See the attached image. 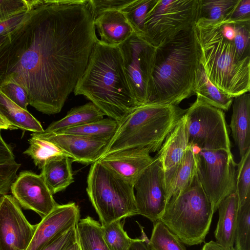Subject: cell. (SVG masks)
I'll use <instances>...</instances> for the list:
<instances>
[{
    "label": "cell",
    "mask_w": 250,
    "mask_h": 250,
    "mask_svg": "<svg viewBox=\"0 0 250 250\" xmlns=\"http://www.w3.org/2000/svg\"><path fill=\"white\" fill-rule=\"evenodd\" d=\"M89 0H28V10L0 50V85L14 83L29 104L59 113L99 40Z\"/></svg>",
    "instance_id": "cell-1"
},
{
    "label": "cell",
    "mask_w": 250,
    "mask_h": 250,
    "mask_svg": "<svg viewBox=\"0 0 250 250\" xmlns=\"http://www.w3.org/2000/svg\"><path fill=\"white\" fill-rule=\"evenodd\" d=\"M200 55L193 27L156 48L146 104L178 105L190 97Z\"/></svg>",
    "instance_id": "cell-2"
},
{
    "label": "cell",
    "mask_w": 250,
    "mask_h": 250,
    "mask_svg": "<svg viewBox=\"0 0 250 250\" xmlns=\"http://www.w3.org/2000/svg\"><path fill=\"white\" fill-rule=\"evenodd\" d=\"M73 92L84 96L118 123L139 106L129 87L118 46L99 40Z\"/></svg>",
    "instance_id": "cell-3"
},
{
    "label": "cell",
    "mask_w": 250,
    "mask_h": 250,
    "mask_svg": "<svg viewBox=\"0 0 250 250\" xmlns=\"http://www.w3.org/2000/svg\"><path fill=\"white\" fill-rule=\"evenodd\" d=\"M221 27L195 23L193 30L200 48V63L207 76L233 98L250 92V58L239 59L233 42L223 36Z\"/></svg>",
    "instance_id": "cell-4"
},
{
    "label": "cell",
    "mask_w": 250,
    "mask_h": 250,
    "mask_svg": "<svg viewBox=\"0 0 250 250\" xmlns=\"http://www.w3.org/2000/svg\"><path fill=\"white\" fill-rule=\"evenodd\" d=\"M186 110L172 104L137 106L119 123L101 158L132 147H146L150 152L158 151Z\"/></svg>",
    "instance_id": "cell-5"
},
{
    "label": "cell",
    "mask_w": 250,
    "mask_h": 250,
    "mask_svg": "<svg viewBox=\"0 0 250 250\" xmlns=\"http://www.w3.org/2000/svg\"><path fill=\"white\" fill-rule=\"evenodd\" d=\"M214 212L198 179L167 203L160 221L188 246L201 244L208 232Z\"/></svg>",
    "instance_id": "cell-6"
},
{
    "label": "cell",
    "mask_w": 250,
    "mask_h": 250,
    "mask_svg": "<svg viewBox=\"0 0 250 250\" xmlns=\"http://www.w3.org/2000/svg\"><path fill=\"white\" fill-rule=\"evenodd\" d=\"M86 192L103 227L138 215L134 184L119 176L99 160L90 167Z\"/></svg>",
    "instance_id": "cell-7"
},
{
    "label": "cell",
    "mask_w": 250,
    "mask_h": 250,
    "mask_svg": "<svg viewBox=\"0 0 250 250\" xmlns=\"http://www.w3.org/2000/svg\"><path fill=\"white\" fill-rule=\"evenodd\" d=\"M201 0H153L141 37L157 48L185 30L199 18Z\"/></svg>",
    "instance_id": "cell-8"
},
{
    "label": "cell",
    "mask_w": 250,
    "mask_h": 250,
    "mask_svg": "<svg viewBox=\"0 0 250 250\" xmlns=\"http://www.w3.org/2000/svg\"><path fill=\"white\" fill-rule=\"evenodd\" d=\"M196 155L197 177L214 213L220 202L236 191L237 164L231 152L226 150H202L196 146Z\"/></svg>",
    "instance_id": "cell-9"
},
{
    "label": "cell",
    "mask_w": 250,
    "mask_h": 250,
    "mask_svg": "<svg viewBox=\"0 0 250 250\" xmlns=\"http://www.w3.org/2000/svg\"><path fill=\"white\" fill-rule=\"evenodd\" d=\"M189 143L202 150H226L231 146L225 113L197 97L185 112Z\"/></svg>",
    "instance_id": "cell-10"
},
{
    "label": "cell",
    "mask_w": 250,
    "mask_h": 250,
    "mask_svg": "<svg viewBox=\"0 0 250 250\" xmlns=\"http://www.w3.org/2000/svg\"><path fill=\"white\" fill-rule=\"evenodd\" d=\"M118 46L131 91L139 105L146 104L156 48L134 32Z\"/></svg>",
    "instance_id": "cell-11"
},
{
    "label": "cell",
    "mask_w": 250,
    "mask_h": 250,
    "mask_svg": "<svg viewBox=\"0 0 250 250\" xmlns=\"http://www.w3.org/2000/svg\"><path fill=\"white\" fill-rule=\"evenodd\" d=\"M134 188L138 215L147 218L153 223L160 221L167 202L164 170L155 156L136 180Z\"/></svg>",
    "instance_id": "cell-12"
},
{
    "label": "cell",
    "mask_w": 250,
    "mask_h": 250,
    "mask_svg": "<svg viewBox=\"0 0 250 250\" xmlns=\"http://www.w3.org/2000/svg\"><path fill=\"white\" fill-rule=\"evenodd\" d=\"M35 229L13 196L0 197V250H26Z\"/></svg>",
    "instance_id": "cell-13"
},
{
    "label": "cell",
    "mask_w": 250,
    "mask_h": 250,
    "mask_svg": "<svg viewBox=\"0 0 250 250\" xmlns=\"http://www.w3.org/2000/svg\"><path fill=\"white\" fill-rule=\"evenodd\" d=\"M10 190L19 205L36 212L42 219L58 205L42 176L29 171L21 172L12 183Z\"/></svg>",
    "instance_id": "cell-14"
},
{
    "label": "cell",
    "mask_w": 250,
    "mask_h": 250,
    "mask_svg": "<svg viewBox=\"0 0 250 250\" xmlns=\"http://www.w3.org/2000/svg\"><path fill=\"white\" fill-rule=\"evenodd\" d=\"M80 217V209L75 203L58 204L36 225L34 235L26 250H42L49 243L75 227Z\"/></svg>",
    "instance_id": "cell-15"
},
{
    "label": "cell",
    "mask_w": 250,
    "mask_h": 250,
    "mask_svg": "<svg viewBox=\"0 0 250 250\" xmlns=\"http://www.w3.org/2000/svg\"><path fill=\"white\" fill-rule=\"evenodd\" d=\"M39 134L66 152L73 162L93 164L102 156L108 143L96 141L82 136L64 133Z\"/></svg>",
    "instance_id": "cell-16"
},
{
    "label": "cell",
    "mask_w": 250,
    "mask_h": 250,
    "mask_svg": "<svg viewBox=\"0 0 250 250\" xmlns=\"http://www.w3.org/2000/svg\"><path fill=\"white\" fill-rule=\"evenodd\" d=\"M148 147L126 148L107 155L99 161L125 180L134 183L142 172L152 162Z\"/></svg>",
    "instance_id": "cell-17"
},
{
    "label": "cell",
    "mask_w": 250,
    "mask_h": 250,
    "mask_svg": "<svg viewBox=\"0 0 250 250\" xmlns=\"http://www.w3.org/2000/svg\"><path fill=\"white\" fill-rule=\"evenodd\" d=\"M196 146L190 143L182 158L169 169L164 171L167 202L170 198L189 187L197 176Z\"/></svg>",
    "instance_id": "cell-18"
},
{
    "label": "cell",
    "mask_w": 250,
    "mask_h": 250,
    "mask_svg": "<svg viewBox=\"0 0 250 250\" xmlns=\"http://www.w3.org/2000/svg\"><path fill=\"white\" fill-rule=\"evenodd\" d=\"M189 144L188 120L185 113L166 137L155 156L164 171L175 165L182 158Z\"/></svg>",
    "instance_id": "cell-19"
},
{
    "label": "cell",
    "mask_w": 250,
    "mask_h": 250,
    "mask_svg": "<svg viewBox=\"0 0 250 250\" xmlns=\"http://www.w3.org/2000/svg\"><path fill=\"white\" fill-rule=\"evenodd\" d=\"M101 42L110 46H118L133 33L124 14L119 10L104 12L94 20Z\"/></svg>",
    "instance_id": "cell-20"
},
{
    "label": "cell",
    "mask_w": 250,
    "mask_h": 250,
    "mask_svg": "<svg viewBox=\"0 0 250 250\" xmlns=\"http://www.w3.org/2000/svg\"><path fill=\"white\" fill-rule=\"evenodd\" d=\"M230 127L240 157L250 148V94L245 93L234 97Z\"/></svg>",
    "instance_id": "cell-21"
},
{
    "label": "cell",
    "mask_w": 250,
    "mask_h": 250,
    "mask_svg": "<svg viewBox=\"0 0 250 250\" xmlns=\"http://www.w3.org/2000/svg\"><path fill=\"white\" fill-rule=\"evenodd\" d=\"M239 208L236 192L224 198L218 207L219 219L214 236L216 241L225 247H233Z\"/></svg>",
    "instance_id": "cell-22"
},
{
    "label": "cell",
    "mask_w": 250,
    "mask_h": 250,
    "mask_svg": "<svg viewBox=\"0 0 250 250\" xmlns=\"http://www.w3.org/2000/svg\"><path fill=\"white\" fill-rule=\"evenodd\" d=\"M71 158L63 157L50 161L41 169L40 175L52 194L65 189L74 182Z\"/></svg>",
    "instance_id": "cell-23"
},
{
    "label": "cell",
    "mask_w": 250,
    "mask_h": 250,
    "mask_svg": "<svg viewBox=\"0 0 250 250\" xmlns=\"http://www.w3.org/2000/svg\"><path fill=\"white\" fill-rule=\"evenodd\" d=\"M104 114L92 102L71 108L65 116L51 124L45 132L57 133L104 118Z\"/></svg>",
    "instance_id": "cell-24"
},
{
    "label": "cell",
    "mask_w": 250,
    "mask_h": 250,
    "mask_svg": "<svg viewBox=\"0 0 250 250\" xmlns=\"http://www.w3.org/2000/svg\"><path fill=\"white\" fill-rule=\"evenodd\" d=\"M0 114L17 129L33 133L44 131L41 123L27 110L11 100L0 89Z\"/></svg>",
    "instance_id": "cell-25"
},
{
    "label": "cell",
    "mask_w": 250,
    "mask_h": 250,
    "mask_svg": "<svg viewBox=\"0 0 250 250\" xmlns=\"http://www.w3.org/2000/svg\"><path fill=\"white\" fill-rule=\"evenodd\" d=\"M193 93L208 104L223 111H227L233 102V98L220 91L209 80L201 64L196 71Z\"/></svg>",
    "instance_id": "cell-26"
},
{
    "label": "cell",
    "mask_w": 250,
    "mask_h": 250,
    "mask_svg": "<svg viewBox=\"0 0 250 250\" xmlns=\"http://www.w3.org/2000/svg\"><path fill=\"white\" fill-rule=\"evenodd\" d=\"M239 0H201L198 20L196 24L220 25L232 14Z\"/></svg>",
    "instance_id": "cell-27"
},
{
    "label": "cell",
    "mask_w": 250,
    "mask_h": 250,
    "mask_svg": "<svg viewBox=\"0 0 250 250\" xmlns=\"http://www.w3.org/2000/svg\"><path fill=\"white\" fill-rule=\"evenodd\" d=\"M28 140L29 146L23 153L30 156L36 166L42 169L48 162L69 156L55 144L42 136L39 133H33Z\"/></svg>",
    "instance_id": "cell-28"
},
{
    "label": "cell",
    "mask_w": 250,
    "mask_h": 250,
    "mask_svg": "<svg viewBox=\"0 0 250 250\" xmlns=\"http://www.w3.org/2000/svg\"><path fill=\"white\" fill-rule=\"evenodd\" d=\"M76 229L82 250H109L104 238L102 226L91 217L80 219Z\"/></svg>",
    "instance_id": "cell-29"
},
{
    "label": "cell",
    "mask_w": 250,
    "mask_h": 250,
    "mask_svg": "<svg viewBox=\"0 0 250 250\" xmlns=\"http://www.w3.org/2000/svg\"><path fill=\"white\" fill-rule=\"evenodd\" d=\"M118 125V122L108 117L57 133L76 134L108 143L115 134Z\"/></svg>",
    "instance_id": "cell-30"
},
{
    "label": "cell",
    "mask_w": 250,
    "mask_h": 250,
    "mask_svg": "<svg viewBox=\"0 0 250 250\" xmlns=\"http://www.w3.org/2000/svg\"><path fill=\"white\" fill-rule=\"evenodd\" d=\"M148 244L151 250H187L179 237L160 221L153 223Z\"/></svg>",
    "instance_id": "cell-31"
},
{
    "label": "cell",
    "mask_w": 250,
    "mask_h": 250,
    "mask_svg": "<svg viewBox=\"0 0 250 250\" xmlns=\"http://www.w3.org/2000/svg\"><path fill=\"white\" fill-rule=\"evenodd\" d=\"M153 0H132L120 11L124 14L133 32L142 37L148 11Z\"/></svg>",
    "instance_id": "cell-32"
},
{
    "label": "cell",
    "mask_w": 250,
    "mask_h": 250,
    "mask_svg": "<svg viewBox=\"0 0 250 250\" xmlns=\"http://www.w3.org/2000/svg\"><path fill=\"white\" fill-rule=\"evenodd\" d=\"M121 220L102 226L104 238L109 250H128L133 240L124 230Z\"/></svg>",
    "instance_id": "cell-33"
},
{
    "label": "cell",
    "mask_w": 250,
    "mask_h": 250,
    "mask_svg": "<svg viewBox=\"0 0 250 250\" xmlns=\"http://www.w3.org/2000/svg\"><path fill=\"white\" fill-rule=\"evenodd\" d=\"M235 192L239 207L250 201V148L237 165Z\"/></svg>",
    "instance_id": "cell-34"
},
{
    "label": "cell",
    "mask_w": 250,
    "mask_h": 250,
    "mask_svg": "<svg viewBox=\"0 0 250 250\" xmlns=\"http://www.w3.org/2000/svg\"><path fill=\"white\" fill-rule=\"evenodd\" d=\"M234 243L236 250H250V201L239 208Z\"/></svg>",
    "instance_id": "cell-35"
},
{
    "label": "cell",
    "mask_w": 250,
    "mask_h": 250,
    "mask_svg": "<svg viewBox=\"0 0 250 250\" xmlns=\"http://www.w3.org/2000/svg\"><path fill=\"white\" fill-rule=\"evenodd\" d=\"M233 25L236 35L232 42L238 57L240 60L250 58V22Z\"/></svg>",
    "instance_id": "cell-36"
},
{
    "label": "cell",
    "mask_w": 250,
    "mask_h": 250,
    "mask_svg": "<svg viewBox=\"0 0 250 250\" xmlns=\"http://www.w3.org/2000/svg\"><path fill=\"white\" fill-rule=\"evenodd\" d=\"M20 166L16 161L0 164V197L7 194L10 190Z\"/></svg>",
    "instance_id": "cell-37"
},
{
    "label": "cell",
    "mask_w": 250,
    "mask_h": 250,
    "mask_svg": "<svg viewBox=\"0 0 250 250\" xmlns=\"http://www.w3.org/2000/svg\"><path fill=\"white\" fill-rule=\"evenodd\" d=\"M0 89L13 102L22 108L27 110L28 97L22 87L14 83L8 82L1 84Z\"/></svg>",
    "instance_id": "cell-38"
},
{
    "label": "cell",
    "mask_w": 250,
    "mask_h": 250,
    "mask_svg": "<svg viewBox=\"0 0 250 250\" xmlns=\"http://www.w3.org/2000/svg\"><path fill=\"white\" fill-rule=\"evenodd\" d=\"M132 0H89L94 18L108 11H120Z\"/></svg>",
    "instance_id": "cell-39"
},
{
    "label": "cell",
    "mask_w": 250,
    "mask_h": 250,
    "mask_svg": "<svg viewBox=\"0 0 250 250\" xmlns=\"http://www.w3.org/2000/svg\"><path fill=\"white\" fill-rule=\"evenodd\" d=\"M250 22V0H239L225 24H236Z\"/></svg>",
    "instance_id": "cell-40"
},
{
    "label": "cell",
    "mask_w": 250,
    "mask_h": 250,
    "mask_svg": "<svg viewBox=\"0 0 250 250\" xmlns=\"http://www.w3.org/2000/svg\"><path fill=\"white\" fill-rule=\"evenodd\" d=\"M76 226L49 243L42 250H66L77 241Z\"/></svg>",
    "instance_id": "cell-41"
},
{
    "label": "cell",
    "mask_w": 250,
    "mask_h": 250,
    "mask_svg": "<svg viewBox=\"0 0 250 250\" xmlns=\"http://www.w3.org/2000/svg\"><path fill=\"white\" fill-rule=\"evenodd\" d=\"M28 7V0H0V20Z\"/></svg>",
    "instance_id": "cell-42"
},
{
    "label": "cell",
    "mask_w": 250,
    "mask_h": 250,
    "mask_svg": "<svg viewBox=\"0 0 250 250\" xmlns=\"http://www.w3.org/2000/svg\"><path fill=\"white\" fill-rule=\"evenodd\" d=\"M28 10V0L27 8L0 20V37L18 25L25 17Z\"/></svg>",
    "instance_id": "cell-43"
},
{
    "label": "cell",
    "mask_w": 250,
    "mask_h": 250,
    "mask_svg": "<svg viewBox=\"0 0 250 250\" xmlns=\"http://www.w3.org/2000/svg\"><path fill=\"white\" fill-rule=\"evenodd\" d=\"M11 147L3 139L0 130V164L15 161Z\"/></svg>",
    "instance_id": "cell-44"
},
{
    "label": "cell",
    "mask_w": 250,
    "mask_h": 250,
    "mask_svg": "<svg viewBox=\"0 0 250 250\" xmlns=\"http://www.w3.org/2000/svg\"><path fill=\"white\" fill-rule=\"evenodd\" d=\"M146 238L133 239L128 250H151Z\"/></svg>",
    "instance_id": "cell-45"
},
{
    "label": "cell",
    "mask_w": 250,
    "mask_h": 250,
    "mask_svg": "<svg viewBox=\"0 0 250 250\" xmlns=\"http://www.w3.org/2000/svg\"><path fill=\"white\" fill-rule=\"evenodd\" d=\"M221 32L223 36L229 41H233L236 35L235 28L232 24L223 25L221 27Z\"/></svg>",
    "instance_id": "cell-46"
},
{
    "label": "cell",
    "mask_w": 250,
    "mask_h": 250,
    "mask_svg": "<svg viewBox=\"0 0 250 250\" xmlns=\"http://www.w3.org/2000/svg\"><path fill=\"white\" fill-rule=\"evenodd\" d=\"M201 250H236L234 247H225L217 241H210L206 243Z\"/></svg>",
    "instance_id": "cell-47"
},
{
    "label": "cell",
    "mask_w": 250,
    "mask_h": 250,
    "mask_svg": "<svg viewBox=\"0 0 250 250\" xmlns=\"http://www.w3.org/2000/svg\"><path fill=\"white\" fill-rule=\"evenodd\" d=\"M2 129L13 130L17 128L9 124L0 114V130Z\"/></svg>",
    "instance_id": "cell-48"
},
{
    "label": "cell",
    "mask_w": 250,
    "mask_h": 250,
    "mask_svg": "<svg viewBox=\"0 0 250 250\" xmlns=\"http://www.w3.org/2000/svg\"><path fill=\"white\" fill-rule=\"evenodd\" d=\"M9 30L6 33H4L0 37V50L3 47V46L7 43L9 39Z\"/></svg>",
    "instance_id": "cell-49"
},
{
    "label": "cell",
    "mask_w": 250,
    "mask_h": 250,
    "mask_svg": "<svg viewBox=\"0 0 250 250\" xmlns=\"http://www.w3.org/2000/svg\"><path fill=\"white\" fill-rule=\"evenodd\" d=\"M66 250H82L77 241L75 243L70 246Z\"/></svg>",
    "instance_id": "cell-50"
}]
</instances>
